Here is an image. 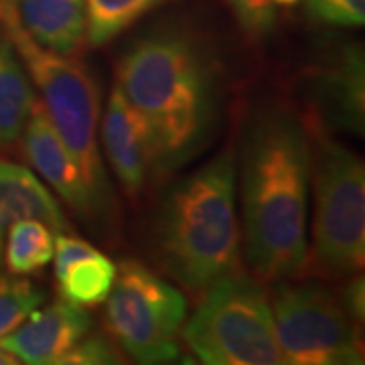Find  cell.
<instances>
[{"label":"cell","mask_w":365,"mask_h":365,"mask_svg":"<svg viewBox=\"0 0 365 365\" xmlns=\"http://www.w3.org/2000/svg\"><path fill=\"white\" fill-rule=\"evenodd\" d=\"M155 252L165 272L193 292L240 270L242 230L232 148L193 170L163 199L155 222Z\"/></svg>","instance_id":"3"},{"label":"cell","mask_w":365,"mask_h":365,"mask_svg":"<svg viewBox=\"0 0 365 365\" xmlns=\"http://www.w3.org/2000/svg\"><path fill=\"white\" fill-rule=\"evenodd\" d=\"M21 220H39L57 234L67 230L63 209L47 185L31 169L0 158V264L6 232Z\"/></svg>","instance_id":"13"},{"label":"cell","mask_w":365,"mask_h":365,"mask_svg":"<svg viewBox=\"0 0 365 365\" xmlns=\"http://www.w3.org/2000/svg\"><path fill=\"white\" fill-rule=\"evenodd\" d=\"M0 2H4V0H0Z\"/></svg>","instance_id":"26"},{"label":"cell","mask_w":365,"mask_h":365,"mask_svg":"<svg viewBox=\"0 0 365 365\" xmlns=\"http://www.w3.org/2000/svg\"><path fill=\"white\" fill-rule=\"evenodd\" d=\"M341 302L343 307L347 309V313L351 314L353 321L361 323L365 314V287H364V276L361 274H355L353 280L343 288V294H341Z\"/></svg>","instance_id":"23"},{"label":"cell","mask_w":365,"mask_h":365,"mask_svg":"<svg viewBox=\"0 0 365 365\" xmlns=\"http://www.w3.org/2000/svg\"><path fill=\"white\" fill-rule=\"evenodd\" d=\"M182 339L209 365H280L270 300L240 270L203 290L195 313L182 325Z\"/></svg>","instance_id":"5"},{"label":"cell","mask_w":365,"mask_h":365,"mask_svg":"<svg viewBox=\"0 0 365 365\" xmlns=\"http://www.w3.org/2000/svg\"><path fill=\"white\" fill-rule=\"evenodd\" d=\"M106 300V323L122 351L138 364L177 361L187 319V299L179 288L140 262L124 260Z\"/></svg>","instance_id":"7"},{"label":"cell","mask_w":365,"mask_h":365,"mask_svg":"<svg viewBox=\"0 0 365 365\" xmlns=\"http://www.w3.org/2000/svg\"><path fill=\"white\" fill-rule=\"evenodd\" d=\"M240 181L244 254L252 272L268 282L299 276L309 252L311 146L292 110L276 106L252 120Z\"/></svg>","instance_id":"1"},{"label":"cell","mask_w":365,"mask_h":365,"mask_svg":"<svg viewBox=\"0 0 365 365\" xmlns=\"http://www.w3.org/2000/svg\"><path fill=\"white\" fill-rule=\"evenodd\" d=\"M90 313L66 299L35 309L21 325L0 339V347L29 365H59L91 331Z\"/></svg>","instance_id":"10"},{"label":"cell","mask_w":365,"mask_h":365,"mask_svg":"<svg viewBox=\"0 0 365 365\" xmlns=\"http://www.w3.org/2000/svg\"><path fill=\"white\" fill-rule=\"evenodd\" d=\"M14 16L37 45L76 55L86 39V0H11Z\"/></svg>","instance_id":"15"},{"label":"cell","mask_w":365,"mask_h":365,"mask_svg":"<svg viewBox=\"0 0 365 365\" xmlns=\"http://www.w3.org/2000/svg\"><path fill=\"white\" fill-rule=\"evenodd\" d=\"M21 140L29 165L37 170V177H41L66 201L67 207L88 222H104L88 185L83 181V175L79 173L76 160L59 140L57 132L53 130L39 98L33 106Z\"/></svg>","instance_id":"11"},{"label":"cell","mask_w":365,"mask_h":365,"mask_svg":"<svg viewBox=\"0 0 365 365\" xmlns=\"http://www.w3.org/2000/svg\"><path fill=\"white\" fill-rule=\"evenodd\" d=\"M278 4H284V6H292V4H297L299 0H276Z\"/></svg>","instance_id":"25"},{"label":"cell","mask_w":365,"mask_h":365,"mask_svg":"<svg viewBox=\"0 0 365 365\" xmlns=\"http://www.w3.org/2000/svg\"><path fill=\"white\" fill-rule=\"evenodd\" d=\"M116 79L148 124L158 175L201 153L217 116V79L195 41L182 33L143 37L118 61Z\"/></svg>","instance_id":"2"},{"label":"cell","mask_w":365,"mask_h":365,"mask_svg":"<svg viewBox=\"0 0 365 365\" xmlns=\"http://www.w3.org/2000/svg\"><path fill=\"white\" fill-rule=\"evenodd\" d=\"M45 302V292L25 278L0 276V339Z\"/></svg>","instance_id":"19"},{"label":"cell","mask_w":365,"mask_h":365,"mask_svg":"<svg viewBox=\"0 0 365 365\" xmlns=\"http://www.w3.org/2000/svg\"><path fill=\"white\" fill-rule=\"evenodd\" d=\"M314 100L329 124L364 134V51L359 45L345 47L314 81Z\"/></svg>","instance_id":"14"},{"label":"cell","mask_w":365,"mask_h":365,"mask_svg":"<svg viewBox=\"0 0 365 365\" xmlns=\"http://www.w3.org/2000/svg\"><path fill=\"white\" fill-rule=\"evenodd\" d=\"M311 157L314 264L331 278L355 276L365 260L364 160L323 130L314 134Z\"/></svg>","instance_id":"6"},{"label":"cell","mask_w":365,"mask_h":365,"mask_svg":"<svg viewBox=\"0 0 365 365\" xmlns=\"http://www.w3.org/2000/svg\"><path fill=\"white\" fill-rule=\"evenodd\" d=\"M307 9L317 21L337 26H361L365 0H307Z\"/></svg>","instance_id":"21"},{"label":"cell","mask_w":365,"mask_h":365,"mask_svg":"<svg viewBox=\"0 0 365 365\" xmlns=\"http://www.w3.org/2000/svg\"><path fill=\"white\" fill-rule=\"evenodd\" d=\"M240 26L254 39L268 37L276 26V0H227Z\"/></svg>","instance_id":"20"},{"label":"cell","mask_w":365,"mask_h":365,"mask_svg":"<svg viewBox=\"0 0 365 365\" xmlns=\"http://www.w3.org/2000/svg\"><path fill=\"white\" fill-rule=\"evenodd\" d=\"M270 309L284 364H364V345L355 321L341 299L325 287L278 280Z\"/></svg>","instance_id":"8"},{"label":"cell","mask_w":365,"mask_h":365,"mask_svg":"<svg viewBox=\"0 0 365 365\" xmlns=\"http://www.w3.org/2000/svg\"><path fill=\"white\" fill-rule=\"evenodd\" d=\"M0 26L11 39L41 93L53 130L76 160L104 222L114 213V191L100 153V86L73 55L37 45L14 16L11 0L0 2Z\"/></svg>","instance_id":"4"},{"label":"cell","mask_w":365,"mask_h":365,"mask_svg":"<svg viewBox=\"0 0 365 365\" xmlns=\"http://www.w3.org/2000/svg\"><path fill=\"white\" fill-rule=\"evenodd\" d=\"M163 2L165 0H86V37L91 47L106 45Z\"/></svg>","instance_id":"18"},{"label":"cell","mask_w":365,"mask_h":365,"mask_svg":"<svg viewBox=\"0 0 365 365\" xmlns=\"http://www.w3.org/2000/svg\"><path fill=\"white\" fill-rule=\"evenodd\" d=\"M19 364V359L14 357V355H11L9 351H4L2 347H0V365H14Z\"/></svg>","instance_id":"24"},{"label":"cell","mask_w":365,"mask_h":365,"mask_svg":"<svg viewBox=\"0 0 365 365\" xmlns=\"http://www.w3.org/2000/svg\"><path fill=\"white\" fill-rule=\"evenodd\" d=\"M100 134L120 187L128 197L138 199L150 177L158 175L155 144L148 124L118 86L110 93Z\"/></svg>","instance_id":"9"},{"label":"cell","mask_w":365,"mask_h":365,"mask_svg":"<svg viewBox=\"0 0 365 365\" xmlns=\"http://www.w3.org/2000/svg\"><path fill=\"white\" fill-rule=\"evenodd\" d=\"M114 343L104 335H91V331L63 357L61 365H106L120 364Z\"/></svg>","instance_id":"22"},{"label":"cell","mask_w":365,"mask_h":365,"mask_svg":"<svg viewBox=\"0 0 365 365\" xmlns=\"http://www.w3.org/2000/svg\"><path fill=\"white\" fill-rule=\"evenodd\" d=\"M55 237L53 230L39 220L14 222L6 237L2 260L13 276H29L47 268L53 262Z\"/></svg>","instance_id":"17"},{"label":"cell","mask_w":365,"mask_h":365,"mask_svg":"<svg viewBox=\"0 0 365 365\" xmlns=\"http://www.w3.org/2000/svg\"><path fill=\"white\" fill-rule=\"evenodd\" d=\"M35 102L31 76L0 26V150H9L23 138Z\"/></svg>","instance_id":"16"},{"label":"cell","mask_w":365,"mask_h":365,"mask_svg":"<svg viewBox=\"0 0 365 365\" xmlns=\"http://www.w3.org/2000/svg\"><path fill=\"white\" fill-rule=\"evenodd\" d=\"M53 262L61 299L83 309H93L108 299L118 266L86 240L61 232L55 240Z\"/></svg>","instance_id":"12"}]
</instances>
